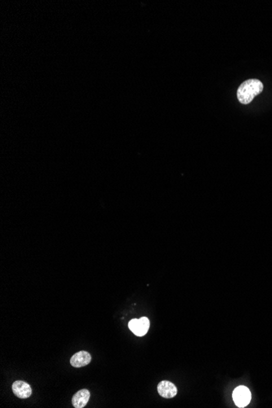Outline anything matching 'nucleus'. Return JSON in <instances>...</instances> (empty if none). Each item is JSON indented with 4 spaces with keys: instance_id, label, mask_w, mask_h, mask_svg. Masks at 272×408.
Listing matches in <instances>:
<instances>
[{
    "instance_id": "1",
    "label": "nucleus",
    "mask_w": 272,
    "mask_h": 408,
    "mask_svg": "<svg viewBox=\"0 0 272 408\" xmlns=\"http://www.w3.org/2000/svg\"><path fill=\"white\" fill-rule=\"evenodd\" d=\"M264 90V84L258 79L244 82L237 90V98L243 104H248Z\"/></svg>"
},
{
    "instance_id": "2",
    "label": "nucleus",
    "mask_w": 272,
    "mask_h": 408,
    "mask_svg": "<svg viewBox=\"0 0 272 408\" xmlns=\"http://www.w3.org/2000/svg\"><path fill=\"white\" fill-rule=\"evenodd\" d=\"M130 330L138 336H144L150 330V322L148 318L142 317L140 318H134L128 324Z\"/></svg>"
},
{
    "instance_id": "3",
    "label": "nucleus",
    "mask_w": 272,
    "mask_h": 408,
    "mask_svg": "<svg viewBox=\"0 0 272 408\" xmlns=\"http://www.w3.org/2000/svg\"><path fill=\"white\" fill-rule=\"evenodd\" d=\"M232 397L234 402L238 408H244L250 402V390L247 387L240 386L233 391Z\"/></svg>"
},
{
    "instance_id": "4",
    "label": "nucleus",
    "mask_w": 272,
    "mask_h": 408,
    "mask_svg": "<svg viewBox=\"0 0 272 408\" xmlns=\"http://www.w3.org/2000/svg\"><path fill=\"white\" fill-rule=\"evenodd\" d=\"M12 391H14V394L19 398H28L30 397L32 394V388L26 382H22V380H16L12 386Z\"/></svg>"
},
{
    "instance_id": "5",
    "label": "nucleus",
    "mask_w": 272,
    "mask_h": 408,
    "mask_svg": "<svg viewBox=\"0 0 272 408\" xmlns=\"http://www.w3.org/2000/svg\"><path fill=\"white\" fill-rule=\"evenodd\" d=\"M158 394L165 398H172L177 394V387L168 380H162L158 386Z\"/></svg>"
},
{
    "instance_id": "6",
    "label": "nucleus",
    "mask_w": 272,
    "mask_h": 408,
    "mask_svg": "<svg viewBox=\"0 0 272 408\" xmlns=\"http://www.w3.org/2000/svg\"><path fill=\"white\" fill-rule=\"evenodd\" d=\"M92 361V356L86 351H79L74 354L70 358V364L74 368H82L90 364Z\"/></svg>"
},
{
    "instance_id": "7",
    "label": "nucleus",
    "mask_w": 272,
    "mask_h": 408,
    "mask_svg": "<svg viewBox=\"0 0 272 408\" xmlns=\"http://www.w3.org/2000/svg\"><path fill=\"white\" fill-rule=\"evenodd\" d=\"M90 391L84 388L81 390L78 391L77 393L74 395L72 398V404L75 408H84L86 406L88 401L90 400Z\"/></svg>"
}]
</instances>
